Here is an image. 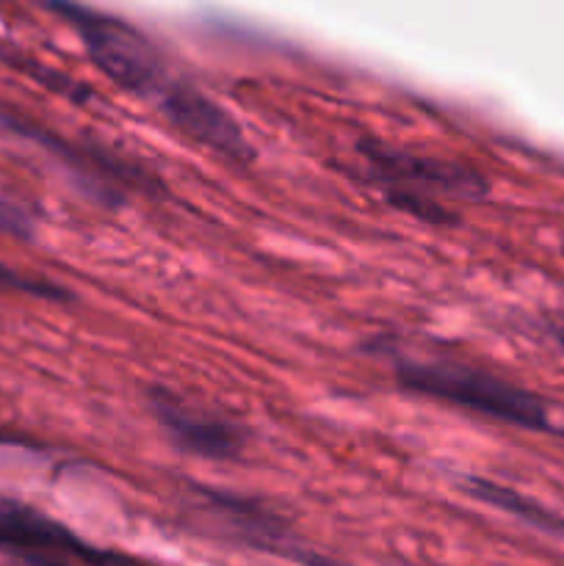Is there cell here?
<instances>
[{
    "instance_id": "ba28073f",
    "label": "cell",
    "mask_w": 564,
    "mask_h": 566,
    "mask_svg": "<svg viewBox=\"0 0 564 566\" xmlns=\"http://www.w3.org/2000/svg\"><path fill=\"white\" fill-rule=\"evenodd\" d=\"M0 291L25 293V296L48 298V302H64V298H70V293L59 282L42 280V276H28L3 263H0Z\"/></svg>"
},
{
    "instance_id": "5b68a950",
    "label": "cell",
    "mask_w": 564,
    "mask_h": 566,
    "mask_svg": "<svg viewBox=\"0 0 564 566\" xmlns=\"http://www.w3.org/2000/svg\"><path fill=\"white\" fill-rule=\"evenodd\" d=\"M0 122L14 136H22L25 142L48 149V155H53L66 171H72V180L103 208H119L127 193L149 191L155 186L147 171L116 158L97 144L70 142V138L59 136L53 127H44L42 122L28 119L17 111H0Z\"/></svg>"
},
{
    "instance_id": "52a82bcc",
    "label": "cell",
    "mask_w": 564,
    "mask_h": 566,
    "mask_svg": "<svg viewBox=\"0 0 564 566\" xmlns=\"http://www.w3.org/2000/svg\"><path fill=\"white\" fill-rule=\"evenodd\" d=\"M194 495L202 497V506L210 514H216L221 523L230 525L232 534L241 542H247V545L260 547L265 553H276V556L293 558V562L307 566H337L330 558H321L318 553L307 551L293 536L285 520L276 512H271L269 506H263L260 501L236 495V492L213 490V486H194Z\"/></svg>"
},
{
    "instance_id": "30bf717a",
    "label": "cell",
    "mask_w": 564,
    "mask_h": 566,
    "mask_svg": "<svg viewBox=\"0 0 564 566\" xmlns=\"http://www.w3.org/2000/svg\"><path fill=\"white\" fill-rule=\"evenodd\" d=\"M556 343H558V346L564 348V329H562V332H556Z\"/></svg>"
},
{
    "instance_id": "7a4b0ae2",
    "label": "cell",
    "mask_w": 564,
    "mask_h": 566,
    "mask_svg": "<svg viewBox=\"0 0 564 566\" xmlns=\"http://www.w3.org/2000/svg\"><path fill=\"white\" fill-rule=\"evenodd\" d=\"M44 3L77 33L92 64L111 83L144 103H153L160 116L175 108L191 81L175 75L142 31L119 17L103 14L77 0H44Z\"/></svg>"
},
{
    "instance_id": "277c9868",
    "label": "cell",
    "mask_w": 564,
    "mask_h": 566,
    "mask_svg": "<svg viewBox=\"0 0 564 566\" xmlns=\"http://www.w3.org/2000/svg\"><path fill=\"white\" fill-rule=\"evenodd\" d=\"M0 553L25 566H153L100 547L14 497H0Z\"/></svg>"
},
{
    "instance_id": "3957f363",
    "label": "cell",
    "mask_w": 564,
    "mask_h": 566,
    "mask_svg": "<svg viewBox=\"0 0 564 566\" xmlns=\"http://www.w3.org/2000/svg\"><path fill=\"white\" fill-rule=\"evenodd\" d=\"M393 379L401 390L462 409L492 423L525 431H545L551 426L540 396L473 365L451 363V359L396 357Z\"/></svg>"
},
{
    "instance_id": "8992f818",
    "label": "cell",
    "mask_w": 564,
    "mask_h": 566,
    "mask_svg": "<svg viewBox=\"0 0 564 566\" xmlns=\"http://www.w3.org/2000/svg\"><path fill=\"white\" fill-rule=\"evenodd\" d=\"M147 407L171 446L188 457L208 459V462H236L247 451L249 440L241 423L186 401L169 387H149Z\"/></svg>"
},
{
    "instance_id": "6da1fadb",
    "label": "cell",
    "mask_w": 564,
    "mask_h": 566,
    "mask_svg": "<svg viewBox=\"0 0 564 566\" xmlns=\"http://www.w3.org/2000/svg\"><path fill=\"white\" fill-rule=\"evenodd\" d=\"M354 149L363 160L365 177L379 188L382 197L396 210L426 224H457V213L448 202H476L490 193L484 171L464 160L409 153L376 136L359 138Z\"/></svg>"
},
{
    "instance_id": "9c48e42d",
    "label": "cell",
    "mask_w": 564,
    "mask_h": 566,
    "mask_svg": "<svg viewBox=\"0 0 564 566\" xmlns=\"http://www.w3.org/2000/svg\"><path fill=\"white\" fill-rule=\"evenodd\" d=\"M0 232L17 238V241H33L36 235V219L25 205L0 193Z\"/></svg>"
}]
</instances>
